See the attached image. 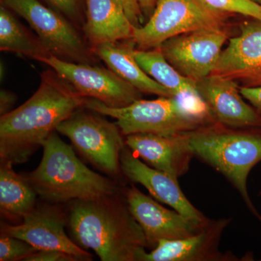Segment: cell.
Instances as JSON below:
<instances>
[{
	"mask_svg": "<svg viewBox=\"0 0 261 261\" xmlns=\"http://www.w3.org/2000/svg\"><path fill=\"white\" fill-rule=\"evenodd\" d=\"M230 15L211 8L202 0H158L147 23L134 27L130 41L137 49H157L181 34L226 29Z\"/></svg>",
	"mask_w": 261,
	"mask_h": 261,
	"instance_id": "8992f818",
	"label": "cell"
},
{
	"mask_svg": "<svg viewBox=\"0 0 261 261\" xmlns=\"http://www.w3.org/2000/svg\"><path fill=\"white\" fill-rule=\"evenodd\" d=\"M0 210L7 219L23 221L37 204V192L10 161H0Z\"/></svg>",
	"mask_w": 261,
	"mask_h": 261,
	"instance_id": "ffe728a7",
	"label": "cell"
},
{
	"mask_svg": "<svg viewBox=\"0 0 261 261\" xmlns=\"http://www.w3.org/2000/svg\"><path fill=\"white\" fill-rule=\"evenodd\" d=\"M38 61L49 65L83 97L97 99L108 107H126L142 99V92L110 68L53 56L42 57Z\"/></svg>",
	"mask_w": 261,
	"mask_h": 261,
	"instance_id": "9c48e42d",
	"label": "cell"
},
{
	"mask_svg": "<svg viewBox=\"0 0 261 261\" xmlns=\"http://www.w3.org/2000/svg\"><path fill=\"white\" fill-rule=\"evenodd\" d=\"M35 248L21 239L1 233L0 237V260H25L29 255L37 252Z\"/></svg>",
	"mask_w": 261,
	"mask_h": 261,
	"instance_id": "cb8c5ba5",
	"label": "cell"
},
{
	"mask_svg": "<svg viewBox=\"0 0 261 261\" xmlns=\"http://www.w3.org/2000/svg\"><path fill=\"white\" fill-rule=\"evenodd\" d=\"M228 38L226 29H204L171 38L159 48L181 75L197 82L211 74Z\"/></svg>",
	"mask_w": 261,
	"mask_h": 261,
	"instance_id": "8fae6325",
	"label": "cell"
},
{
	"mask_svg": "<svg viewBox=\"0 0 261 261\" xmlns=\"http://www.w3.org/2000/svg\"><path fill=\"white\" fill-rule=\"evenodd\" d=\"M121 42L100 44L94 49V53L108 68L142 93L155 94L159 97H176L141 68L134 57V43L123 44Z\"/></svg>",
	"mask_w": 261,
	"mask_h": 261,
	"instance_id": "d6986e66",
	"label": "cell"
},
{
	"mask_svg": "<svg viewBox=\"0 0 261 261\" xmlns=\"http://www.w3.org/2000/svg\"><path fill=\"white\" fill-rule=\"evenodd\" d=\"M185 135L194 156L227 178L261 223L247 190L249 174L261 162V128H233L213 122Z\"/></svg>",
	"mask_w": 261,
	"mask_h": 261,
	"instance_id": "277c9868",
	"label": "cell"
},
{
	"mask_svg": "<svg viewBox=\"0 0 261 261\" xmlns=\"http://www.w3.org/2000/svg\"><path fill=\"white\" fill-rule=\"evenodd\" d=\"M196 87L214 123L233 128H261V115L244 100L234 81L211 74L196 82Z\"/></svg>",
	"mask_w": 261,
	"mask_h": 261,
	"instance_id": "4fadbf2b",
	"label": "cell"
},
{
	"mask_svg": "<svg viewBox=\"0 0 261 261\" xmlns=\"http://www.w3.org/2000/svg\"><path fill=\"white\" fill-rule=\"evenodd\" d=\"M259 194H260V195L261 196V191L260 192V193H259Z\"/></svg>",
	"mask_w": 261,
	"mask_h": 261,
	"instance_id": "1f68e13d",
	"label": "cell"
},
{
	"mask_svg": "<svg viewBox=\"0 0 261 261\" xmlns=\"http://www.w3.org/2000/svg\"><path fill=\"white\" fill-rule=\"evenodd\" d=\"M240 93L261 115V86L258 87H240Z\"/></svg>",
	"mask_w": 261,
	"mask_h": 261,
	"instance_id": "83f0119b",
	"label": "cell"
},
{
	"mask_svg": "<svg viewBox=\"0 0 261 261\" xmlns=\"http://www.w3.org/2000/svg\"><path fill=\"white\" fill-rule=\"evenodd\" d=\"M125 144L149 166L178 180L189 171L195 157L185 133L134 134L125 137Z\"/></svg>",
	"mask_w": 261,
	"mask_h": 261,
	"instance_id": "2e32d148",
	"label": "cell"
},
{
	"mask_svg": "<svg viewBox=\"0 0 261 261\" xmlns=\"http://www.w3.org/2000/svg\"><path fill=\"white\" fill-rule=\"evenodd\" d=\"M24 261H79L71 254L61 250H41L29 255Z\"/></svg>",
	"mask_w": 261,
	"mask_h": 261,
	"instance_id": "484cf974",
	"label": "cell"
},
{
	"mask_svg": "<svg viewBox=\"0 0 261 261\" xmlns=\"http://www.w3.org/2000/svg\"><path fill=\"white\" fill-rule=\"evenodd\" d=\"M84 108L115 118L125 137L141 133L178 135L214 122L207 111L188 108L176 97H160L152 100L140 99L126 107L117 108L87 98Z\"/></svg>",
	"mask_w": 261,
	"mask_h": 261,
	"instance_id": "5b68a950",
	"label": "cell"
},
{
	"mask_svg": "<svg viewBox=\"0 0 261 261\" xmlns=\"http://www.w3.org/2000/svg\"><path fill=\"white\" fill-rule=\"evenodd\" d=\"M123 197L143 230L148 248L154 249L161 240H181L197 234L211 220L202 222L169 210L134 185L123 190Z\"/></svg>",
	"mask_w": 261,
	"mask_h": 261,
	"instance_id": "7c38bea8",
	"label": "cell"
},
{
	"mask_svg": "<svg viewBox=\"0 0 261 261\" xmlns=\"http://www.w3.org/2000/svg\"><path fill=\"white\" fill-rule=\"evenodd\" d=\"M42 147L39 166L23 176L45 202L62 204L119 192L114 181L86 166L56 132Z\"/></svg>",
	"mask_w": 261,
	"mask_h": 261,
	"instance_id": "3957f363",
	"label": "cell"
},
{
	"mask_svg": "<svg viewBox=\"0 0 261 261\" xmlns=\"http://www.w3.org/2000/svg\"><path fill=\"white\" fill-rule=\"evenodd\" d=\"M5 6L25 19L50 56L64 61L92 64L93 49L64 15L39 0H2Z\"/></svg>",
	"mask_w": 261,
	"mask_h": 261,
	"instance_id": "ba28073f",
	"label": "cell"
},
{
	"mask_svg": "<svg viewBox=\"0 0 261 261\" xmlns=\"http://www.w3.org/2000/svg\"><path fill=\"white\" fill-rule=\"evenodd\" d=\"M84 108L62 122L57 132L68 137L89 163L111 176H118L121 154L126 145L121 129L100 113L86 108L84 111Z\"/></svg>",
	"mask_w": 261,
	"mask_h": 261,
	"instance_id": "52a82bcc",
	"label": "cell"
},
{
	"mask_svg": "<svg viewBox=\"0 0 261 261\" xmlns=\"http://www.w3.org/2000/svg\"><path fill=\"white\" fill-rule=\"evenodd\" d=\"M70 238L102 261H141L148 248L143 230L118 193L70 202Z\"/></svg>",
	"mask_w": 261,
	"mask_h": 261,
	"instance_id": "7a4b0ae2",
	"label": "cell"
},
{
	"mask_svg": "<svg viewBox=\"0 0 261 261\" xmlns=\"http://www.w3.org/2000/svg\"><path fill=\"white\" fill-rule=\"evenodd\" d=\"M252 1L253 2V3H255V4L261 7V0H252Z\"/></svg>",
	"mask_w": 261,
	"mask_h": 261,
	"instance_id": "4dcf8cb0",
	"label": "cell"
},
{
	"mask_svg": "<svg viewBox=\"0 0 261 261\" xmlns=\"http://www.w3.org/2000/svg\"><path fill=\"white\" fill-rule=\"evenodd\" d=\"M231 219L211 220L200 233L181 240H161L141 261H235L231 252L219 250L220 243Z\"/></svg>",
	"mask_w": 261,
	"mask_h": 261,
	"instance_id": "9a60e30c",
	"label": "cell"
},
{
	"mask_svg": "<svg viewBox=\"0 0 261 261\" xmlns=\"http://www.w3.org/2000/svg\"><path fill=\"white\" fill-rule=\"evenodd\" d=\"M16 95L10 91L1 89L0 92V115L1 116L8 114L13 111V106L16 102Z\"/></svg>",
	"mask_w": 261,
	"mask_h": 261,
	"instance_id": "f1b7e54d",
	"label": "cell"
},
{
	"mask_svg": "<svg viewBox=\"0 0 261 261\" xmlns=\"http://www.w3.org/2000/svg\"><path fill=\"white\" fill-rule=\"evenodd\" d=\"M0 49L39 61L50 56L38 37L22 25L5 7L0 9Z\"/></svg>",
	"mask_w": 261,
	"mask_h": 261,
	"instance_id": "7402d4cb",
	"label": "cell"
},
{
	"mask_svg": "<svg viewBox=\"0 0 261 261\" xmlns=\"http://www.w3.org/2000/svg\"><path fill=\"white\" fill-rule=\"evenodd\" d=\"M86 99L54 70L43 72L37 92L0 118L1 161H28L62 122L84 107Z\"/></svg>",
	"mask_w": 261,
	"mask_h": 261,
	"instance_id": "6da1fadb",
	"label": "cell"
},
{
	"mask_svg": "<svg viewBox=\"0 0 261 261\" xmlns=\"http://www.w3.org/2000/svg\"><path fill=\"white\" fill-rule=\"evenodd\" d=\"M121 168L128 179L145 187L159 202L197 221L206 222L210 220L187 199L178 179L142 162L126 145L121 152Z\"/></svg>",
	"mask_w": 261,
	"mask_h": 261,
	"instance_id": "e0dca14e",
	"label": "cell"
},
{
	"mask_svg": "<svg viewBox=\"0 0 261 261\" xmlns=\"http://www.w3.org/2000/svg\"><path fill=\"white\" fill-rule=\"evenodd\" d=\"M67 224L68 213L61 204L46 202L36 205L20 224L2 225L1 233L21 239L39 250H61L71 254L79 261L92 260V255L67 235Z\"/></svg>",
	"mask_w": 261,
	"mask_h": 261,
	"instance_id": "30bf717a",
	"label": "cell"
},
{
	"mask_svg": "<svg viewBox=\"0 0 261 261\" xmlns=\"http://www.w3.org/2000/svg\"><path fill=\"white\" fill-rule=\"evenodd\" d=\"M211 74L243 84L261 86V20L250 18L240 25V33L229 39Z\"/></svg>",
	"mask_w": 261,
	"mask_h": 261,
	"instance_id": "5bb4252c",
	"label": "cell"
},
{
	"mask_svg": "<svg viewBox=\"0 0 261 261\" xmlns=\"http://www.w3.org/2000/svg\"><path fill=\"white\" fill-rule=\"evenodd\" d=\"M134 57L141 68L158 83L172 92L179 99L197 98L196 82L181 75L170 64L160 48L133 49Z\"/></svg>",
	"mask_w": 261,
	"mask_h": 261,
	"instance_id": "44dd1931",
	"label": "cell"
},
{
	"mask_svg": "<svg viewBox=\"0 0 261 261\" xmlns=\"http://www.w3.org/2000/svg\"><path fill=\"white\" fill-rule=\"evenodd\" d=\"M83 31L92 49L106 43L130 40L134 27L118 0H85Z\"/></svg>",
	"mask_w": 261,
	"mask_h": 261,
	"instance_id": "ac0fdd59",
	"label": "cell"
},
{
	"mask_svg": "<svg viewBox=\"0 0 261 261\" xmlns=\"http://www.w3.org/2000/svg\"><path fill=\"white\" fill-rule=\"evenodd\" d=\"M123 6L128 20L134 27H140L144 25L145 15L139 4L138 0H118Z\"/></svg>",
	"mask_w": 261,
	"mask_h": 261,
	"instance_id": "4316f807",
	"label": "cell"
},
{
	"mask_svg": "<svg viewBox=\"0 0 261 261\" xmlns=\"http://www.w3.org/2000/svg\"><path fill=\"white\" fill-rule=\"evenodd\" d=\"M211 8L228 14H240L261 20V7L252 0H202Z\"/></svg>",
	"mask_w": 261,
	"mask_h": 261,
	"instance_id": "603a6c76",
	"label": "cell"
},
{
	"mask_svg": "<svg viewBox=\"0 0 261 261\" xmlns=\"http://www.w3.org/2000/svg\"><path fill=\"white\" fill-rule=\"evenodd\" d=\"M58 13L71 21L80 22V0H46Z\"/></svg>",
	"mask_w": 261,
	"mask_h": 261,
	"instance_id": "d4e9b609",
	"label": "cell"
},
{
	"mask_svg": "<svg viewBox=\"0 0 261 261\" xmlns=\"http://www.w3.org/2000/svg\"><path fill=\"white\" fill-rule=\"evenodd\" d=\"M158 0H138L139 4L145 17H150L153 13Z\"/></svg>",
	"mask_w": 261,
	"mask_h": 261,
	"instance_id": "f546056e",
	"label": "cell"
}]
</instances>
